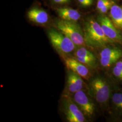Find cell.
I'll return each instance as SVG.
<instances>
[{
	"label": "cell",
	"instance_id": "1",
	"mask_svg": "<svg viewBox=\"0 0 122 122\" xmlns=\"http://www.w3.org/2000/svg\"><path fill=\"white\" fill-rule=\"evenodd\" d=\"M83 32L86 45L92 48H102L114 43L106 37L101 26L94 19H88L84 23Z\"/></svg>",
	"mask_w": 122,
	"mask_h": 122
},
{
	"label": "cell",
	"instance_id": "2",
	"mask_svg": "<svg viewBox=\"0 0 122 122\" xmlns=\"http://www.w3.org/2000/svg\"><path fill=\"white\" fill-rule=\"evenodd\" d=\"M47 34L52 47L62 57L69 56L77 48L69 38L56 28H49Z\"/></svg>",
	"mask_w": 122,
	"mask_h": 122
},
{
	"label": "cell",
	"instance_id": "3",
	"mask_svg": "<svg viewBox=\"0 0 122 122\" xmlns=\"http://www.w3.org/2000/svg\"><path fill=\"white\" fill-rule=\"evenodd\" d=\"M88 94L100 105H106L110 101L112 94L109 82L102 77L92 79L88 85Z\"/></svg>",
	"mask_w": 122,
	"mask_h": 122
},
{
	"label": "cell",
	"instance_id": "4",
	"mask_svg": "<svg viewBox=\"0 0 122 122\" xmlns=\"http://www.w3.org/2000/svg\"><path fill=\"white\" fill-rule=\"evenodd\" d=\"M55 25L56 29L69 38L77 47L86 45L83 30L76 22L60 19L55 21Z\"/></svg>",
	"mask_w": 122,
	"mask_h": 122
},
{
	"label": "cell",
	"instance_id": "5",
	"mask_svg": "<svg viewBox=\"0 0 122 122\" xmlns=\"http://www.w3.org/2000/svg\"><path fill=\"white\" fill-rule=\"evenodd\" d=\"M61 106L63 113L69 122H84L85 116L71 95L65 94L62 98Z\"/></svg>",
	"mask_w": 122,
	"mask_h": 122
},
{
	"label": "cell",
	"instance_id": "6",
	"mask_svg": "<svg viewBox=\"0 0 122 122\" xmlns=\"http://www.w3.org/2000/svg\"><path fill=\"white\" fill-rule=\"evenodd\" d=\"M97 21L106 36L113 43L122 44V35L120 30L114 26L110 19L101 14L97 17Z\"/></svg>",
	"mask_w": 122,
	"mask_h": 122
},
{
	"label": "cell",
	"instance_id": "7",
	"mask_svg": "<svg viewBox=\"0 0 122 122\" xmlns=\"http://www.w3.org/2000/svg\"><path fill=\"white\" fill-rule=\"evenodd\" d=\"M72 99L85 116L91 118L95 111V105L86 93L81 90L73 94Z\"/></svg>",
	"mask_w": 122,
	"mask_h": 122
},
{
	"label": "cell",
	"instance_id": "8",
	"mask_svg": "<svg viewBox=\"0 0 122 122\" xmlns=\"http://www.w3.org/2000/svg\"><path fill=\"white\" fill-rule=\"evenodd\" d=\"M100 62L103 67H108L113 65L122 58V49L117 47H104L101 50Z\"/></svg>",
	"mask_w": 122,
	"mask_h": 122
},
{
	"label": "cell",
	"instance_id": "9",
	"mask_svg": "<svg viewBox=\"0 0 122 122\" xmlns=\"http://www.w3.org/2000/svg\"><path fill=\"white\" fill-rule=\"evenodd\" d=\"M62 58L68 70L78 74L84 79L88 80L91 77V73L88 66L80 62L74 57L66 56Z\"/></svg>",
	"mask_w": 122,
	"mask_h": 122
},
{
	"label": "cell",
	"instance_id": "10",
	"mask_svg": "<svg viewBox=\"0 0 122 122\" xmlns=\"http://www.w3.org/2000/svg\"><path fill=\"white\" fill-rule=\"evenodd\" d=\"M82 78L78 74L69 70L67 76L66 94L71 95L82 90L84 85Z\"/></svg>",
	"mask_w": 122,
	"mask_h": 122
},
{
	"label": "cell",
	"instance_id": "11",
	"mask_svg": "<svg viewBox=\"0 0 122 122\" xmlns=\"http://www.w3.org/2000/svg\"><path fill=\"white\" fill-rule=\"evenodd\" d=\"M27 16L30 21L39 25H46L49 20L48 13L39 7H34L31 8L28 11Z\"/></svg>",
	"mask_w": 122,
	"mask_h": 122
},
{
	"label": "cell",
	"instance_id": "12",
	"mask_svg": "<svg viewBox=\"0 0 122 122\" xmlns=\"http://www.w3.org/2000/svg\"><path fill=\"white\" fill-rule=\"evenodd\" d=\"M110 101L113 114L117 118H122V90L112 92Z\"/></svg>",
	"mask_w": 122,
	"mask_h": 122
},
{
	"label": "cell",
	"instance_id": "13",
	"mask_svg": "<svg viewBox=\"0 0 122 122\" xmlns=\"http://www.w3.org/2000/svg\"><path fill=\"white\" fill-rule=\"evenodd\" d=\"M56 11L60 19L65 20L76 22L81 17L77 10L70 8H58Z\"/></svg>",
	"mask_w": 122,
	"mask_h": 122
},
{
	"label": "cell",
	"instance_id": "14",
	"mask_svg": "<svg viewBox=\"0 0 122 122\" xmlns=\"http://www.w3.org/2000/svg\"><path fill=\"white\" fill-rule=\"evenodd\" d=\"M109 17L114 26L122 31V7L113 3L109 10Z\"/></svg>",
	"mask_w": 122,
	"mask_h": 122
},
{
	"label": "cell",
	"instance_id": "15",
	"mask_svg": "<svg viewBox=\"0 0 122 122\" xmlns=\"http://www.w3.org/2000/svg\"><path fill=\"white\" fill-rule=\"evenodd\" d=\"M112 66V73L114 77L122 82V58Z\"/></svg>",
	"mask_w": 122,
	"mask_h": 122
},
{
	"label": "cell",
	"instance_id": "16",
	"mask_svg": "<svg viewBox=\"0 0 122 122\" xmlns=\"http://www.w3.org/2000/svg\"><path fill=\"white\" fill-rule=\"evenodd\" d=\"M112 1H110L109 0H97V9L98 10L103 7L104 6L110 3Z\"/></svg>",
	"mask_w": 122,
	"mask_h": 122
},
{
	"label": "cell",
	"instance_id": "17",
	"mask_svg": "<svg viewBox=\"0 0 122 122\" xmlns=\"http://www.w3.org/2000/svg\"><path fill=\"white\" fill-rule=\"evenodd\" d=\"M113 1H112L111 2H110V3H109L107 5H106L104 6L103 7H102V8L100 9L99 10V11H100L101 14H105V13H107L108 11L110 10L111 9L112 5L113 4Z\"/></svg>",
	"mask_w": 122,
	"mask_h": 122
},
{
	"label": "cell",
	"instance_id": "18",
	"mask_svg": "<svg viewBox=\"0 0 122 122\" xmlns=\"http://www.w3.org/2000/svg\"><path fill=\"white\" fill-rule=\"evenodd\" d=\"M79 3L84 7H89L93 4L94 0H77Z\"/></svg>",
	"mask_w": 122,
	"mask_h": 122
},
{
	"label": "cell",
	"instance_id": "19",
	"mask_svg": "<svg viewBox=\"0 0 122 122\" xmlns=\"http://www.w3.org/2000/svg\"><path fill=\"white\" fill-rule=\"evenodd\" d=\"M71 0H52L53 2L57 4L63 5L69 3Z\"/></svg>",
	"mask_w": 122,
	"mask_h": 122
}]
</instances>
